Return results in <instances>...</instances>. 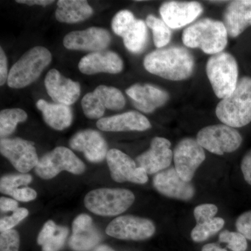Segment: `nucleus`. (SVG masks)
Instances as JSON below:
<instances>
[{
    "label": "nucleus",
    "mask_w": 251,
    "mask_h": 251,
    "mask_svg": "<svg viewBox=\"0 0 251 251\" xmlns=\"http://www.w3.org/2000/svg\"><path fill=\"white\" fill-rule=\"evenodd\" d=\"M143 64L150 74L168 80L180 81L191 76L194 72L195 59L186 48L171 46L147 54Z\"/></svg>",
    "instance_id": "nucleus-1"
},
{
    "label": "nucleus",
    "mask_w": 251,
    "mask_h": 251,
    "mask_svg": "<svg viewBox=\"0 0 251 251\" xmlns=\"http://www.w3.org/2000/svg\"><path fill=\"white\" fill-rule=\"evenodd\" d=\"M227 29L222 21L202 18L188 26L182 34L186 47L202 50L204 53L214 54L224 52L227 44Z\"/></svg>",
    "instance_id": "nucleus-2"
},
{
    "label": "nucleus",
    "mask_w": 251,
    "mask_h": 251,
    "mask_svg": "<svg viewBox=\"0 0 251 251\" xmlns=\"http://www.w3.org/2000/svg\"><path fill=\"white\" fill-rule=\"evenodd\" d=\"M218 119L232 128H242L251 122V77L238 81L230 95L221 99L216 108Z\"/></svg>",
    "instance_id": "nucleus-3"
},
{
    "label": "nucleus",
    "mask_w": 251,
    "mask_h": 251,
    "mask_svg": "<svg viewBox=\"0 0 251 251\" xmlns=\"http://www.w3.org/2000/svg\"><path fill=\"white\" fill-rule=\"evenodd\" d=\"M51 61L52 54L46 48H32L23 54L10 69L8 85L13 89L27 87L39 78Z\"/></svg>",
    "instance_id": "nucleus-4"
},
{
    "label": "nucleus",
    "mask_w": 251,
    "mask_h": 251,
    "mask_svg": "<svg viewBox=\"0 0 251 251\" xmlns=\"http://www.w3.org/2000/svg\"><path fill=\"white\" fill-rule=\"evenodd\" d=\"M206 73L218 98L225 99L235 90L239 81V68L232 54L221 52L211 55L206 62Z\"/></svg>",
    "instance_id": "nucleus-5"
},
{
    "label": "nucleus",
    "mask_w": 251,
    "mask_h": 251,
    "mask_svg": "<svg viewBox=\"0 0 251 251\" xmlns=\"http://www.w3.org/2000/svg\"><path fill=\"white\" fill-rule=\"evenodd\" d=\"M135 196L124 188H98L86 195L84 202L88 210L103 216L120 215L135 202Z\"/></svg>",
    "instance_id": "nucleus-6"
},
{
    "label": "nucleus",
    "mask_w": 251,
    "mask_h": 251,
    "mask_svg": "<svg viewBox=\"0 0 251 251\" xmlns=\"http://www.w3.org/2000/svg\"><path fill=\"white\" fill-rule=\"evenodd\" d=\"M85 171V163L72 150L64 147H57L46 153L35 167L36 174L44 179L55 177L62 171L81 175Z\"/></svg>",
    "instance_id": "nucleus-7"
},
{
    "label": "nucleus",
    "mask_w": 251,
    "mask_h": 251,
    "mask_svg": "<svg viewBox=\"0 0 251 251\" xmlns=\"http://www.w3.org/2000/svg\"><path fill=\"white\" fill-rule=\"evenodd\" d=\"M196 140L204 150L217 155L234 152L243 140L237 130L224 124L204 127L198 131Z\"/></svg>",
    "instance_id": "nucleus-8"
},
{
    "label": "nucleus",
    "mask_w": 251,
    "mask_h": 251,
    "mask_svg": "<svg viewBox=\"0 0 251 251\" xmlns=\"http://www.w3.org/2000/svg\"><path fill=\"white\" fill-rule=\"evenodd\" d=\"M205 158V151L196 138H186L180 140L173 151L175 168L188 182H191Z\"/></svg>",
    "instance_id": "nucleus-9"
},
{
    "label": "nucleus",
    "mask_w": 251,
    "mask_h": 251,
    "mask_svg": "<svg viewBox=\"0 0 251 251\" xmlns=\"http://www.w3.org/2000/svg\"><path fill=\"white\" fill-rule=\"evenodd\" d=\"M155 232L156 227L151 220L131 215L119 216L105 229L110 237L130 241L146 240Z\"/></svg>",
    "instance_id": "nucleus-10"
},
{
    "label": "nucleus",
    "mask_w": 251,
    "mask_h": 251,
    "mask_svg": "<svg viewBox=\"0 0 251 251\" xmlns=\"http://www.w3.org/2000/svg\"><path fill=\"white\" fill-rule=\"evenodd\" d=\"M0 151L21 173H28L39 163L34 143L29 140L19 138H1Z\"/></svg>",
    "instance_id": "nucleus-11"
},
{
    "label": "nucleus",
    "mask_w": 251,
    "mask_h": 251,
    "mask_svg": "<svg viewBox=\"0 0 251 251\" xmlns=\"http://www.w3.org/2000/svg\"><path fill=\"white\" fill-rule=\"evenodd\" d=\"M106 161L112 179L117 182L128 181L136 184H146L148 175L143 168L126 153L117 149H111L107 153Z\"/></svg>",
    "instance_id": "nucleus-12"
},
{
    "label": "nucleus",
    "mask_w": 251,
    "mask_h": 251,
    "mask_svg": "<svg viewBox=\"0 0 251 251\" xmlns=\"http://www.w3.org/2000/svg\"><path fill=\"white\" fill-rule=\"evenodd\" d=\"M153 185L155 189L163 196L179 201H190L196 194L192 183L184 181L175 167H170L155 175Z\"/></svg>",
    "instance_id": "nucleus-13"
},
{
    "label": "nucleus",
    "mask_w": 251,
    "mask_h": 251,
    "mask_svg": "<svg viewBox=\"0 0 251 251\" xmlns=\"http://www.w3.org/2000/svg\"><path fill=\"white\" fill-rule=\"evenodd\" d=\"M171 147L170 140L155 137L151 140L150 149L137 157L135 162L148 175L157 174L171 167L173 160Z\"/></svg>",
    "instance_id": "nucleus-14"
},
{
    "label": "nucleus",
    "mask_w": 251,
    "mask_h": 251,
    "mask_svg": "<svg viewBox=\"0 0 251 251\" xmlns=\"http://www.w3.org/2000/svg\"><path fill=\"white\" fill-rule=\"evenodd\" d=\"M203 12L201 3L196 1H169L159 9L161 19L171 29H179L194 22Z\"/></svg>",
    "instance_id": "nucleus-15"
},
{
    "label": "nucleus",
    "mask_w": 251,
    "mask_h": 251,
    "mask_svg": "<svg viewBox=\"0 0 251 251\" xmlns=\"http://www.w3.org/2000/svg\"><path fill=\"white\" fill-rule=\"evenodd\" d=\"M111 41L108 30L101 27H92L84 30L74 31L64 36L63 45L73 50L103 51Z\"/></svg>",
    "instance_id": "nucleus-16"
},
{
    "label": "nucleus",
    "mask_w": 251,
    "mask_h": 251,
    "mask_svg": "<svg viewBox=\"0 0 251 251\" xmlns=\"http://www.w3.org/2000/svg\"><path fill=\"white\" fill-rule=\"evenodd\" d=\"M69 146L80 151L92 163H99L106 158L108 145L102 135L97 130L86 129L75 133L69 141Z\"/></svg>",
    "instance_id": "nucleus-17"
},
{
    "label": "nucleus",
    "mask_w": 251,
    "mask_h": 251,
    "mask_svg": "<svg viewBox=\"0 0 251 251\" xmlns=\"http://www.w3.org/2000/svg\"><path fill=\"white\" fill-rule=\"evenodd\" d=\"M47 93L56 103L69 105L75 103L80 95V85L76 81L63 76L57 69H51L45 77Z\"/></svg>",
    "instance_id": "nucleus-18"
},
{
    "label": "nucleus",
    "mask_w": 251,
    "mask_h": 251,
    "mask_svg": "<svg viewBox=\"0 0 251 251\" xmlns=\"http://www.w3.org/2000/svg\"><path fill=\"white\" fill-rule=\"evenodd\" d=\"M126 93L133 100L135 108L144 113H151L163 106L170 99L166 91L150 84H135Z\"/></svg>",
    "instance_id": "nucleus-19"
},
{
    "label": "nucleus",
    "mask_w": 251,
    "mask_h": 251,
    "mask_svg": "<svg viewBox=\"0 0 251 251\" xmlns=\"http://www.w3.org/2000/svg\"><path fill=\"white\" fill-rule=\"evenodd\" d=\"M79 70L86 75H94L99 73L117 74L123 70L124 63L121 57L112 51H99L92 52L80 59Z\"/></svg>",
    "instance_id": "nucleus-20"
},
{
    "label": "nucleus",
    "mask_w": 251,
    "mask_h": 251,
    "mask_svg": "<svg viewBox=\"0 0 251 251\" xmlns=\"http://www.w3.org/2000/svg\"><path fill=\"white\" fill-rule=\"evenodd\" d=\"M101 237L87 214L77 216L72 224V234L69 245L74 251H89L95 247Z\"/></svg>",
    "instance_id": "nucleus-21"
},
{
    "label": "nucleus",
    "mask_w": 251,
    "mask_h": 251,
    "mask_svg": "<svg viewBox=\"0 0 251 251\" xmlns=\"http://www.w3.org/2000/svg\"><path fill=\"white\" fill-rule=\"evenodd\" d=\"M99 129L108 132L145 131L151 127L150 120L137 111L100 119L97 122Z\"/></svg>",
    "instance_id": "nucleus-22"
},
{
    "label": "nucleus",
    "mask_w": 251,
    "mask_h": 251,
    "mask_svg": "<svg viewBox=\"0 0 251 251\" xmlns=\"http://www.w3.org/2000/svg\"><path fill=\"white\" fill-rule=\"evenodd\" d=\"M227 34L237 37L251 26V0L229 1L224 14V22Z\"/></svg>",
    "instance_id": "nucleus-23"
},
{
    "label": "nucleus",
    "mask_w": 251,
    "mask_h": 251,
    "mask_svg": "<svg viewBox=\"0 0 251 251\" xmlns=\"http://www.w3.org/2000/svg\"><path fill=\"white\" fill-rule=\"evenodd\" d=\"M36 105L42 112L44 121L53 129L64 130L72 125L74 116L69 105L49 103L44 99H39Z\"/></svg>",
    "instance_id": "nucleus-24"
},
{
    "label": "nucleus",
    "mask_w": 251,
    "mask_h": 251,
    "mask_svg": "<svg viewBox=\"0 0 251 251\" xmlns=\"http://www.w3.org/2000/svg\"><path fill=\"white\" fill-rule=\"evenodd\" d=\"M55 18L59 22L73 24L88 19L93 9L84 0H59L57 3Z\"/></svg>",
    "instance_id": "nucleus-25"
},
{
    "label": "nucleus",
    "mask_w": 251,
    "mask_h": 251,
    "mask_svg": "<svg viewBox=\"0 0 251 251\" xmlns=\"http://www.w3.org/2000/svg\"><path fill=\"white\" fill-rule=\"evenodd\" d=\"M147 27L146 23L135 19L122 37L126 49L132 53L139 54L145 49L148 38Z\"/></svg>",
    "instance_id": "nucleus-26"
},
{
    "label": "nucleus",
    "mask_w": 251,
    "mask_h": 251,
    "mask_svg": "<svg viewBox=\"0 0 251 251\" xmlns=\"http://www.w3.org/2000/svg\"><path fill=\"white\" fill-rule=\"evenodd\" d=\"M93 92L98 97L105 109L120 110L125 106V96L116 87L99 85Z\"/></svg>",
    "instance_id": "nucleus-27"
},
{
    "label": "nucleus",
    "mask_w": 251,
    "mask_h": 251,
    "mask_svg": "<svg viewBox=\"0 0 251 251\" xmlns=\"http://www.w3.org/2000/svg\"><path fill=\"white\" fill-rule=\"evenodd\" d=\"M27 112L21 108L4 109L0 112V135L1 138L12 134L17 125L25 122Z\"/></svg>",
    "instance_id": "nucleus-28"
},
{
    "label": "nucleus",
    "mask_w": 251,
    "mask_h": 251,
    "mask_svg": "<svg viewBox=\"0 0 251 251\" xmlns=\"http://www.w3.org/2000/svg\"><path fill=\"white\" fill-rule=\"evenodd\" d=\"M146 25L152 30L154 45L158 49L166 47L171 41L172 32L164 21L153 15H148L146 18Z\"/></svg>",
    "instance_id": "nucleus-29"
},
{
    "label": "nucleus",
    "mask_w": 251,
    "mask_h": 251,
    "mask_svg": "<svg viewBox=\"0 0 251 251\" xmlns=\"http://www.w3.org/2000/svg\"><path fill=\"white\" fill-rule=\"evenodd\" d=\"M224 225V219L221 217H215L202 224H196L191 231V239L195 242H204L219 232Z\"/></svg>",
    "instance_id": "nucleus-30"
},
{
    "label": "nucleus",
    "mask_w": 251,
    "mask_h": 251,
    "mask_svg": "<svg viewBox=\"0 0 251 251\" xmlns=\"http://www.w3.org/2000/svg\"><path fill=\"white\" fill-rule=\"evenodd\" d=\"M32 176L27 173L4 175L0 180V191L5 195L11 196L14 191L30 184Z\"/></svg>",
    "instance_id": "nucleus-31"
},
{
    "label": "nucleus",
    "mask_w": 251,
    "mask_h": 251,
    "mask_svg": "<svg viewBox=\"0 0 251 251\" xmlns=\"http://www.w3.org/2000/svg\"><path fill=\"white\" fill-rule=\"evenodd\" d=\"M82 108L85 116L90 119H101L105 108L94 92H89L82 99Z\"/></svg>",
    "instance_id": "nucleus-32"
},
{
    "label": "nucleus",
    "mask_w": 251,
    "mask_h": 251,
    "mask_svg": "<svg viewBox=\"0 0 251 251\" xmlns=\"http://www.w3.org/2000/svg\"><path fill=\"white\" fill-rule=\"evenodd\" d=\"M219 241L221 243L227 244V247L232 251H246L247 250L248 243L247 238L239 232L232 231H222L219 234Z\"/></svg>",
    "instance_id": "nucleus-33"
},
{
    "label": "nucleus",
    "mask_w": 251,
    "mask_h": 251,
    "mask_svg": "<svg viewBox=\"0 0 251 251\" xmlns=\"http://www.w3.org/2000/svg\"><path fill=\"white\" fill-rule=\"evenodd\" d=\"M135 18L133 13L128 10L119 11L112 21V29L117 35L123 37L126 31L134 23Z\"/></svg>",
    "instance_id": "nucleus-34"
},
{
    "label": "nucleus",
    "mask_w": 251,
    "mask_h": 251,
    "mask_svg": "<svg viewBox=\"0 0 251 251\" xmlns=\"http://www.w3.org/2000/svg\"><path fill=\"white\" fill-rule=\"evenodd\" d=\"M69 229L57 226V231L42 246V251H59L62 249L67 239Z\"/></svg>",
    "instance_id": "nucleus-35"
},
{
    "label": "nucleus",
    "mask_w": 251,
    "mask_h": 251,
    "mask_svg": "<svg viewBox=\"0 0 251 251\" xmlns=\"http://www.w3.org/2000/svg\"><path fill=\"white\" fill-rule=\"evenodd\" d=\"M20 247V237L15 229L1 232L0 234V251H18Z\"/></svg>",
    "instance_id": "nucleus-36"
},
{
    "label": "nucleus",
    "mask_w": 251,
    "mask_h": 251,
    "mask_svg": "<svg viewBox=\"0 0 251 251\" xmlns=\"http://www.w3.org/2000/svg\"><path fill=\"white\" fill-rule=\"evenodd\" d=\"M217 206L214 204H202L196 206L193 211V216L196 221V224H202L205 221L214 219L217 214Z\"/></svg>",
    "instance_id": "nucleus-37"
},
{
    "label": "nucleus",
    "mask_w": 251,
    "mask_h": 251,
    "mask_svg": "<svg viewBox=\"0 0 251 251\" xmlns=\"http://www.w3.org/2000/svg\"><path fill=\"white\" fill-rule=\"evenodd\" d=\"M29 214V211L25 208H18L13 212L12 215L3 217L0 221L1 232L13 229L21 221L25 219Z\"/></svg>",
    "instance_id": "nucleus-38"
},
{
    "label": "nucleus",
    "mask_w": 251,
    "mask_h": 251,
    "mask_svg": "<svg viewBox=\"0 0 251 251\" xmlns=\"http://www.w3.org/2000/svg\"><path fill=\"white\" fill-rule=\"evenodd\" d=\"M236 228L247 239L251 240V211H246L239 216L236 221Z\"/></svg>",
    "instance_id": "nucleus-39"
},
{
    "label": "nucleus",
    "mask_w": 251,
    "mask_h": 251,
    "mask_svg": "<svg viewBox=\"0 0 251 251\" xmlns=\"http://www.w3.org/2000/svg\"><path fill=\"white\" fill-rule=\"evenodd\" d=\"M57 226L54 224V221H49L44 224V227L39 232L37 237V243L39 245L42 247L45 244L46 241L52 237L56 231H57Z\"/></svg>",
    "instance_id": "nucleus-40"
},
{
    "label": "nucleus",
    "mask_w": 251,
    "mask_h": 251,
    "mask_svg": "<svg viewBox=\"0 0 251 251\" xmlns=\"http://www.w3.org/2000/svg\"><path fill=\"white\" fill-rule=\"evenodd\" d=\"M11 197L21 202H29L37 197V193L32 188L23 187L14 191Z\"/></svg>",
    "instance_id": "nucleus-41"
},
{
    "label": "nucleus",
    "mask_w": 251,
    "mask_h": 251,
    "mask_svg": "<svg viewBox=\"0 0 251 251\" xmlns=\"http://www.w3.org/2000/svg\"><path fill=\"white\" fill-rule=\"evenodd\" d=\"M241 170L244 179L251 186V150H249L242 158Z\"/></svg>",
    "instance_id": "nucleus-42"
},
{
    "label": "nucleus",
    "mask_w": 251,
    "mask_h": 251,
    "mask_svg": "<svg viewBox=\"0 0 251 251\" xmlns=\"http://www.w3.org/2000/svg\"><path fill=\"white\" fill-rule=\"evenodd\" d=\"M9 74H8L7 59L2 48L0 49V85H4L5 82L8 80Z\"/></svg>",
    "instance_id": "nucleus-43"
},
{
    "label": "nucleus",
    "mask_w": 251,
    "mask_h": 251,
    "mask_svg": "<svg viewBox=\"0 0 251 251\" xmlns=\"http://www.w3.org/2000/svg\"><path fill=\"white\" fill-rule=\"evenodd\" d=\"M18 203L16 200L1 197L0 198V209L2 212L16 211L18 209Z\"/></svg>",
    "instance_id": "nucleus-44"
},
{
    "label": "nucleus",
    "mask_w": 251,
    "mask_h": 251,
    "mask_svg": "<svg viewBox=\"0 0 251 251\" xmlns=\"http://www.w3.org/2000/svg\"><path fill=\"white\" fill-rule=\"evenodd\" d=\"M16 2L19 3V4L29 5V6L39 5V6H46L52 4L54 1L52 0H17Z\"/></svg>",
    "instance_id": "nucleus-45"
},
{
    "label": "nucleus",
    "mask_w": 251,
    "mask_h": 251,
    "mask_svg": "<svg viewBox=\"0 0 251 251\" xmlns=\"http://www.w3.org/2000/svg\"><path fill=\"white\" fill-rule=\"evenodd\" d=\"M202 251H227L226 249H223L218 244L211 243L207 244L202 247Z\"/></svg>",
    "instance_id": "nucleus-46"
},
{
    "label": "nucleus",
    "mask_w": 251,
    "mask_h": 251,
    "mask_svg": "<svg viewBox=\"0 0 251 251\" xmlns=\"http://www.w3.org/2000/svg\"><path fill=\"white\" fill-rule=\"evenodd\" d=\"M94 251H114L113 249H111V248L109 247L108 246L106 245H101L99 246V247H97V249L94 250Z\"/></svg>",
    "instance_id": "nucleus-47"
}]
</instances>
